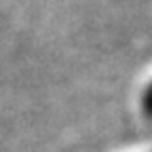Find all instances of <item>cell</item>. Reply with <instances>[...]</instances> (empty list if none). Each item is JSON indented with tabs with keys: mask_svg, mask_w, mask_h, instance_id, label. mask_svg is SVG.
<instances>
[{
	"mask_svg": "<svg viewBox=\"0 0 152 152\" xmlns=\"http://www.w3.org/2000/svg\"><path fill=\"white\" fill-rule=\"evenodd\" d=\"M142 112L148 121H152V83L144 89V95H142Z\"/></svg>",
	"mask_w": 152,
	"mask_h": 152,
	"instance_id": "obj_1",
	"label": "cell"
}]
</instances>
